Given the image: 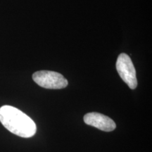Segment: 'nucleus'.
Instances as JSON below:
<instances>
[{
	"mask_svg": "<svg viewBox=\"0 0 152 152\" xmlns=\"http://www.w3.org/2000/svg\"><path fill=\"white\" fill-rule=\"evenodd\" d=\"M0 122L9 131L21 137H31L37 131V126L33 120L11 106H3L0 108Z\"/></svg>",
	"mask_w": 152,
	"mask_h": 152,
	"instance_id": "f257e3e1",
	"label": "nucleus"
},
{
	"mask_svg": "<svg viewBox=\"0 0 152 152\" xmlns=\"http://www.w3.org/2000/svg\"><path fill=\"white\" fill-rule=\"evenodd\" d=\"M33 79L37 84L46 89L65 88L68 85V80L61 74L54 71H40L35 72L33 75Z\"/></svg>",
	"mask_w": 152,
	"mask_h": 152,
	"instance_id": "f03ea898",
	"label": "nucleus"
},
{
	"mask_svg": "<svg viewBox=\"0 0 152 152\" xmlns=\"http://www.w3.org/2000/svg\"><path fill=\"white\" fill-rule=\"evenodd\" d=\"M116 69L121 79L132 90L137 86L136 71L130 57L126 54H121L118 57Z\"/></svg>",
	"mask_w": 152,
	"mask_h": 152,
	"instance_id": "7ed1b4c3",
	"label": "nucleus"
},
{
	"mask_svg": "<svg viewBox=\"0 0 152 152\" xmlns=\"http://www.w3.org/2000/svg\"><path fill=\"white\" fill-rule=\"evenodd\" d=\"M84 122L87 125L105 132H111L116 128V125L111 118L96 112L88 113L85 115Z\"/></svg>",
	"mask_w": 152,
	"mask_h": 152,
	"instance_id": "20e7f679",
	"label": "nucleus"
}]
</instances>
